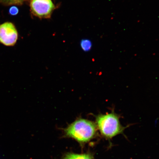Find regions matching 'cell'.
<instances>
[{"label":"cell","mask_w":159,"mask_h":159,"mask_svg":"<svg viewBox=\"0 0 159 159\" xmlns=\"http://www.w3.org/2000/svg\"><path fill=\"white\" fill-rule=\"evenodd\" d=\"M98 129L94 122L83 119H79L69 125L64 130L65 137L75 139L83 145L94 138Z\"/></svg>","instance_id":"obj_1"},{"label":"cell","mask_w":159,"mask_h":159,"mask_svg":"<svg viewBox=\"0 0 159 159\" xmlns=\"http://www.w3.org/2000/svg\"><path fill=\"white\" fill-rule=\"evenodd\" d=\"M96 125L103 137L110 139L122 134L126 128L121 125L118 115L114 112L100 114L96 117Z\"/></svg>","instance_id":"obj_2"},{"label":"cell","mask_w":159,"mask_h":159,"mask_svg":"<svg viewBox=\"0 0 159 159\" xmlns=\"http://www.w3.org/2000/svg\"><path fill=\"white\" fill-rule=\"evenodd\" d=\"M30 7L33 14L40 18H49L55 8L51 0H32Z\"/></svg>","instance_id":"obj_3"},{"label":"cell","mask_w":159,"mask_h":159,"mask_svg":"<svg viewBox=\"0 0 159 159\" xmlns=\"http://www.w3.org/2000/svg\"><path fill=\"white\" fill-rule=\"evenodd\" d=\"M18 39L16 29L11 22H6L0 25V42L7 46L14 45Z\"/></svg>","instance_id":"obj_4"},{"label":"cell","mask_w":159,"mask_h":159,"mask_svg":"<svg viewBox=\"0 0 159 159\" xmlns=\"http://www.w3.org/2000/svg\"><path fill=\"white\" fill-rule=\"evenodd\" d=\"M62 159H94V157L91 153L75 154L70 152L65 154Z\"/></svg>","instance_id":"obj_5"},{"label":"cell","mask_w":159,"mask_h":159,"mask_svg":"<svg viewBox=\"0 0 159 159\" xmlns=\"http://www.w3.org/2000/svg\"><path fill=\"white\" fill-rule=\"evenodd\" d=\"M80 46L83 51H88L90 50L92 47V43L89 39H83L81 41Z\"/></svg>","instance_id":"obj_6"},{"label":"cell","mask_w":159,"mask_h":159,"mask_svg":"<svg viewBox=\"0 0 159 159\" xmlns=\"http://www.w3.org/2000/svg\"><path fill=\"white\" fill-rule=\"evenodd\" d=\"M9 4H18L23 2L25 0H3Z\"/></svg>","instance_id":"obj_7"},{"label":"cell","mask_w":159,"mask_h":159,"mask_svg":"<svg viewBox=\"0 0 159 159\" xmlns=\"http://www.w3.org/2000/svg\"><path fill=\"white\" fill-rule=\"evenodd\" d=\"M9 13L11 15H17L19 12V9L16 7H12L9 9Z\"/></svg>","instance_id":"obj_8"}]
</instances>
